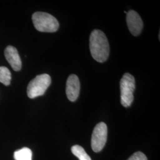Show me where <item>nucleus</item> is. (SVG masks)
<instances>
[{"label": "nucleus", "instance_id": "7ed1b4c3", "mask_svg": "<svg viewBox=\"0 0 160 160\" xmlns=\"http://www.w3.org/2000/svg\"><path fill=\"white\" fill-rule=\"evenodd\" d=\"M120 102L123 106L129 107L133 101V92L135 89V80L129 73L123 75L120 82Z\"/></svg>", "mask_w": 160, "mask_h": 160}, {"label": "nucleus", "instance_id": "f8f14e48", "mask_svg": "<svg viewBox=\"0 0 160 160\" xmlns=\"http://www.w3.org/2000/svg\"><path fill=\"white\" fill-rule=\"evenodd\" d=\"M128 160H148L146 155L141 152H137Z\"/></svg>", "mask_w": 160, "mask_h": 160}, {"label": "nucleus", "instance_id": "f257e3e1", "mask_svg": "<svg viewBox=\"0 0 160 160\" xmlns=\"http://www.w3.org/2000/svg\"><path fill=\"white\" fill-rule=\"evenodd\" d=\"M90 49L92 56L98 62L107 61L110 53L109 42L106 34L100 30H94L90 36Z\"/></svg>", "mask_w": 160, "mask_h": 160}, {"label": "nucleus", "instance_id": "6e6552de", "mask_svg": "<svg viewBox=\"0 0 160 160\" xmlns=\"http://www.w3.org/2000/svg\"><path fill=\"white\" fill-rule=\"evenodd\" d=\"M5 57L12 68L18 71L22 68V61L17 49L12 46H8L4 51Z\"/></svg>", "mask_w": 160, "mask_h": 160}, {"label": "nucleus", "instance_id": "423d86ee", "mask_svg": "<svg viewBox=\"0 0 160 160\" xmlns=\"http://www.w3.org/2000/svg\"><path fill=\"white\" fill-rule=\"evenodd\" d=\"M126 22L132 34L137 36L143 29V22L137 12L130 10L126 13Z\"/></svg>", "mask_w": 160, "mask_h": 160}, {"label": "nucleus", "instance_id": "9b49d317", "mask_svg": "<svg viewBox=\"0 0 160 160\" xmlns=\"http://www.w3.org/2000/svg\"><path fill=\"white\" fill-rule=\"evenodd\" d=\"M12 79L10 70L5 67H0V82L6 86L10 84Z\"/></svg>", "mask_w": 160, "mask_h": 160}, {"label": "nucleus", "instance_id": "9d476101", "mask_svg": "<svg viewBox=\"0 0 160 160\" xmlns=\"http://www.w3.org/2000/svg\"><path fill=\"white\" fill-rule=\"evenodd\" d=\"M72 154L80 160H92L90 156L87 154L82 147L76 145L71 148Z\"/></svg>", "mask_w": 160, "mask_h": 160}, {"label": "nucleus", "instance_id": "39448f33", "mask_svg": "<svg viewBox=\"0 0 160 160\" xmlns=\"http://www.w3.org/2000/svg\"><path fill=\"white\" fill-rule=\"evenodd\" d=\"M108 137V127L104 122H100L95 126L92 133V150L98 152L103 149Z\"/></svg>", "mask_w": 160, "mask_h": 160}, {"label": "nucleus", "instance_id": "20e7f679", "mask_svg": "<svg viewBox=\"0 0 160 160\" xmlns=\"http://www.w3.org/2000/svg\"><path fill=\"white\" fill-rule=\"evenodd\" d=\"M51 84L50 75L46 74L37 75L29 82L27 88L28 96L30 98L43 96Z\"/></svg>", "mask_w": 160, "mask_h": 160}, {"label": "nucleus", "instance_id": "0eeeda50", "mask_svg": "<svg viewBox=\"0 0 160 160\" xmlns=\"http://www.w3.org/2000/svg\"><path fill=\"white\" fill-rule=\"evenodd\" d=\"M80 92V82L78 77L76 75H70L66 85V94L69 100L75 102L79 96Z\"/></svg>", "mask_w": 160, "mask_h": 160}, {"label": "nucleus", "instance_id": "f03ea898", "mask_svg": "<svg viewBox=\"0 0 160 160\" xmlns=\"http://www.w3.org/2000/svg\"><path fill=\"white\" fill-rule=\"evenodd\" d=\"M34 28L40 32L53 33L57 32L59 24L57 19L51 14L45 12H36L32 15Z\"/></svg>", "mask_w": 160, "mask_h": 160}, {"label": "nucleus", "instance_id": "1a4fd4ad", "mask_svg": "<svg viewBox=\"0 0 160 160\" xmlns=\"http://www.w3.org/2000/svg\"><path fill=\"white\" fill-rule=\"evenodd\" d=\"M14 158L16 160H32V152L30 149L23 148L14 152Z\"/></svg>", "mask_w": 160, "mask_h": 160}]
</instances>
